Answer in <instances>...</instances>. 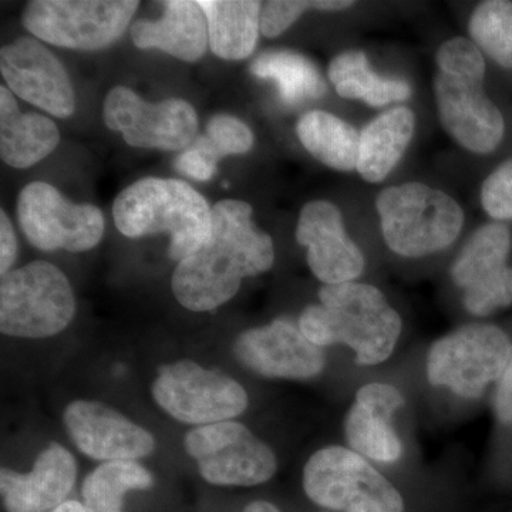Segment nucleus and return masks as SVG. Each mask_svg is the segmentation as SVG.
Masks as SVG:
<instances>
[{"instance_id": "obj_21", "label": "nucleus", "mask_w": 512, "mask_h": 512, "mask_svg": "<svg viewBox=\"0 0 512 512\" xmlns=\"http://www.w3.org/2000/svg\"><path fill=\"white\" fill-rule=\"evenodd\" d=\"M131 37L138 49H158L187 63L200 60L210 45L204 10L191 0L165 2L161 19L137 20Z\"/></svg>"}, {"instance_id": "obj_24", "label": "nucleus", "mask_w": 512, "mask_h": 512, "mask_svg": "<svg viewBox=\"0 0 512 512\" xmlns=\"http://www.w3.org/2000/svg\"><path fill=\"white\" fill-rule=\"evenodd\" d=\"M208 22L211 52L224 60H244L254 53L261 30V2L200 0Z\"/></svg>"}, {"instance_id": "obj_12", "label": "nucleus", "mask_w": 512, "mask_h": 512, "mask_svg": "<svg viewBox=\"0 0 512 512\" xmlns=\"http://www.w3.org/2000/svg\"><path fill=\"white\" fill-rule=\"evenodd\" d=\"M16 212L23 234L40 251L86 252L103 238L104 217L99 208L73 204L42 181L20 191Z\"/></svg>"}, {"instance_id": "obj_17", "label": "nucleus", "mask_w": 512, "mask_h": 512, "mask_svg": "<svg viewBox=\"0 0 512 512\" xmlns=\"http://www.w3.org/2000/svg\"><path fill=\"white\" fill-rule=\"evenodd\" d=\"M0 70L10 92L59 119L72 116L76 99L62 62L32 37L2 47Z\"/></svg>"}, {"instance_id": "obj_35", "label": "nucleus", "mask_w": 512, "mask_h": 512, "mask_svg": "<svg viewBox=\"0 0 512 512\" xmlns=\"http://www.w3.org/2000/svg\"><path fill=\"white\" fill-rule=\"evenodd\" d=\"M494 410L501 423L512 424V353L503 376L498 380L497 392L494 396Z\"/></svg>"}, {"instance_id": "obj_7", "label": "nucleus", "mask_w": 512, "mask_h": 512, "mask_svg": "<svg viewBox=\"0 0 512 512\" xmlns=\"http://www.w3.org/2000/svg\"><path fill=\"white\" fill-rule=\"evenodd\" d=\"M303 491L332 512H404L402 494L356 451L320 448L303 468Z\"/></svg>"}, {"instance_id": "obj_32", "label": "nucleus", "mask_w": 512, "mask_h": 512, "mask_svg": "<svg viewBox=\"0 0 512 512\" xmlns=\"http://www.w3.org/2000/svg\"><path fill=\"white\" fill-rule=\"evenodd\" d=\"M481 202L494 220H512V161L498 167L484 181Z\"/></svg>"}, {"instance_id": "obj_18", "label": "nucleus", "mask_w": 512, "mask_h": 512, "mask_svg": "<svg viewBox=\"0 0 512 512\" xmlns=\"http://www.w3.org/2000/svg\"><path fill=\"white\" fill-rule=\"evenodd\" d=\"M296 239L308 249L309 268L323 284H346L363 274L362 251L346 235L342 214L332 202L312 201L302 208Z\"/></svg>"}, {"instance_id": "obj_5", "label": "nucleus", "mask_w": 512, "mask_h": 512, "mask_svg": "<svg viewBox=\"0 0 512 512\" xmlns=\"http://www.w3.org/2000/svg\"><path fill=\"white\" fill-rule=\"evenodd\" d=\"M376 207L384 241L407 258L446 249L464 224L463 210L453 198L420 183L386 188L377 197Z\"/></svg>"}, {"instance_id": "obj_8", "label": "nucleus", "mask_w": 512, "mask_h": 512, "mask_svg": "<svg viewBox=\"0 0 512 512\" xmlns=\"http://www.w3.org/2000/svg\"><path fill=\"white\" fill-rule=\"evenodd\" d=\"M151 396L171 419L195 427L235 420L249 404L247 390L237 380L190 359L161 366Z\"/></svg>"}, {"instance_id": "obj_37", "label": "nucleus", "mask_w": 512, "mask_h": 512, "mask_svg": "<svg viewBox=\"0 0 512 512\" xmlns=\"http://www.w3.org/2000/svg\"><path fill=\"white\" fill-rule=\"evenodd\" d=\"M50 512H87L86 508L82 501L79 500H67L64 501L63 504H60L59 507L55 508V510Z\"/></svg>"}, {"instance_id": "obj_23", "label": "nucleus", "mask_w": 512, "mask_h": 512, "mask_svg": "<svg viewBox=\"0 0 512 512\" xmlns=\"http://www.w3.org/2000/svg\"><path fill=\"white\" fill-rule=\"evenodd\" d=\"M416 116L407 107H396L380 114L360 133L357 168L367 183H380L396 167L409 147Z\"/></svg>"}, {"instance_id": "obj_9", "label": "nucleus", "mask_w": 512, "mask_h": 512, "mask_svg": "<svg viewBox=\"0 0 512 512\" xmlns=\"http://www.w3.org/2000/svg\"><path fill=\"white\" fill-rule=\"evenodd\" d=\"M138 6L131 0H35L26 6L22 22L50 45L93 52L120 39Z\"/></svg>"}, {"instance_id": "obj_20", "label": "nucleus", "mask_w": 512, "mask_h": 512, "mask_svg": "<svg viewBox=\"0 0 512 512\" xmlns=\"http://www.w3.org/2000/svg\"><path fill=\"white\" fill-rule=\"evenodd\" d=\"M403 406V394L392 384L369 383L359 389L345 420L346 439L353 451L379 463H396L403 446L393 417Z\"/></svg>"}, {"instance_id": "obj_30", "label": "nucleus", "mask_w": 512, "mask_h": 512, "mask_svg": "<svg viewBox=\"0 0 512 512\" xmlns=\"http://www.w3.org/2000/svg\"><path fill=\"white\" fill-rule=\"evenodd\" d=\"M252 146L254 134L251 128L227 114L212 117L208 121L205 134L195 138L191 144V147L197 148L217 163L222 157L248 153Z\"/></svg>"}, {"instance_id": "obj_16", "label": "nucleus", "mask_w": 512, "mask_h": 512, "mask_svg": "<svg viewBox=\"0 0 512 512\" xmlns=\"http://www.w3.org/2000/svg\"><path fill=\"white\" fill-rule=\"evenodd\" d=\"M232 353L245 369L269 379H313L326 366L323 349L288 319L245 330L235 339Z\"/></svg>"}, {"instance_id": "obj_34", "label": "nucleus", "mask_w": 512, "mask_h": 512, "mask_svg": "<svg viewBox=\"0 0 512 512\" xmlns=\"http://www.w3.org/2000/svg\"><path fill=\"white\" fill-rule=\"evenodd\" d=\"M18 239L15 229L5 211L0 212V275H8L13 271L16 259H18Z\"/></svg>"}, {"instance_id": "obj_19", "label": "nucleus", "mask_w": 512, "mask_h": 512, "mask_svg": "<svg viewBox=\"0 0 512 512\" xmlns=\"http://www.w3.org/2000/svg\"><path fill=\"white\" fill-rule=\"evenodd\" d=\"M77 480L73 454L59 443H49L36 457L29 473L8 467L0 470V494L6 512H50L69 500Z\"/></svg>"}, {"instance_id": "obj_33", "label": "nucleus", "mask_w": 512, "mask_h": 512, "mask_svg": "<svg viewBox=\"0 0 512 512\" xmlns=\"http://www.w3.org/2000/svg\"><path fill=\"white\" fill-rule=\"evenodd\" d=\"M217 167V161L211 160L210 157L191 146L175 160V168L178 173L197 181L211 180L217 173Z\"/></svg>"}, {"instance_id": "obj_36", "label": "nucleus", "mask_w": 512, "mask_h": 512, "mask_svg": "<svg viewBox=\"0 0 512 512\" xmlns=\"http://www.w3.org/2000/svg\"><path fill=\"white\" fill-rule=\"evenodd\" d=\"M242 512H282L275 504L266 500H255L245 505Z\"/></svg>"}, {"instance_id": "obj_4", "label": "nucleus", "mask_w": 512, "mask_h": 512, "mask_svg": "<svg viewBox=\"0 0 512 512\" xmlns=\"http://www.w3.org/2000/svg\"><path fill=\"white\" fill-rule=\"evenodd\" d=\"M436 62L434 92L444 130L473 153H491L503 140L505 123L484 93L483 53L471 40L454 37L440 46Z\"/></svg>"}, {"instance_id": "obj_11", "label": "nucleus", "mask_w": 512, "mask_h": 512, "mask_svg": "<svg viewBox=\"0 0 512 512\" xmlns=\"http://www.w3.org/2000/svg\"><path fill=\"white\" fill-rule=\"evenodd\" d=\"M511 342L494 325H468L437 340L427 357V379L464 399H478L503 376Z\"/></svg>"}, {"instance_id": "obj_1", "label": "nucleus", "mask_w": 512, "mask_h": 512, "mask_svg": "<svg viewBox=\"0 0 512 512\" xmlns=\"http://www.w3.org/2000/svg\"><path fill=\"white\" fill-rule=\"evenodd\" d=\"M274 261V242L252 221L251 205L217 202L210 237L175 268V299L188 311H214L237 295L245 278L268 272Z\"/></svg>"}, {"instance_id": "obj_26", "label": "nucleus", "mask_w": 512, "mask_h": 512, "mask_svg": "<svg viewBox=\"0 0 512 512\" xmlns=\"http://www.w3.org/2000/svg\"><path fill=\"white\" fill-rule=\"evenodd\" d=\"M296 133L302 146L320 163L333 170H356L360 134L346 121L326 111H309L299 120Z\"/></svg>"}, {"instance_id": "obj_25", "label": "nucleus", "mask_w": 512, "mask_h": 512, "mask_svg": "<svg viewBox=\"0 0 512 512\" xmlns=\"http://www.w3.org/2000/svg\"><path fill=\"white\" fill-rule=\"evenodd\" d=\"M329 80L343 99L366 101L383 107L412 96V87L404 80L386 79L370 69L365 53L359 50L340 53L329 66Z\"/></svg>"}, {"instance_id": "obj_13", "label": "nucleus", "mask_w": 512, "mask_h": 512, "mask_svg": "<svg viewBox=\"0 0 512 512\" xmlns=\"http://www.w3.org/2000/svg\"><path fill=\"white\" fill-rule=\"evenodd\" d=\"M104 121L131 147L178 151L197 138L198 117L188 101L167 99L151 104L124 86L107 94Z\"/></svg>"}, {"instance_id": "obj_3", "label": "nucleus", "mask_w": 512, "mask_h": 512, "mask_svg": "<svg viewBox=\"0 0 512 512\" xmlns=\"http://www.w3.org/2000/svg\"><path fill=\"white\" fill-rule=\"evenodd\" d=\"M113 218L127 238L170 235L167 254L177 264L205 244L212 228L207 200L191 185L171 178H143L121 191Z\"/></svg>"}, {"instance_id": "obj_28", "label": "nucleus", "mask_w": 512, "mask_h": 512, "mask_svg": "<svg viewBox=\"0 0 512 512\" xmlns=\"http://www.w3.org/2000/svg\"><path fill=\"white\" fill-rule=\"evenodd\" d=\"M251 73L259 79L274 80L286 104L319 99L326 92L315 64L288 50L262 53L252 62Z\"/></svg>"}, {"instance_id": "obj_2", "label": "nucleus", "mask_w": 512, "mask_h": 512, "mask_svg": "<svg viewBox=\"0 0 512 512\" xmlns=\"http://www.w3.org/2000/svg\"><path fill=\"white\" fill-rule=\"evenodd\" d=\"M319 301L302 312L298 323L312 343L319 348L348 345L360 366L380 365L392 356L402 318L379 289L356 282L325 285Z\"/></svg>"}, {"instance_id": "obj_14", "label": "nucleus", "mask_w": 512, "mask_h": 512, "mask_svg": "<svg viewBox=\"0 0 512 512\" xmlns=\"http://www.w3.org/2000/svg\"><path fill=\"white\" fill-rule=\"evenodd\" d=\"M510 249V231L497 222L484 225L468 239L451 268L454 282L464 291L468 312L484 316L511 305Z\"/></svg>"}, {"instance_id": "obj_27", "label": "nucleus", "mask_w": 512, "mask_h": 512, "mask_svg": "<svg viewBox=\"0 0 512 512\" xmlns=\"http://www.w3.org/2000/svg\"><path fill=\"white\" fill-rule=\"evenodd\" d=\"M153 485V474L138 461H110L84 478L80 494L87 512H124L128 493Z\"/></svg>"}, {"instance_id": "obj_29", "label": "nucleus", "mask_w": 512, "mask_h": 512, "mask_svg": "<svg viewBox=\"0 0 512 512\" xmlns=\"http://www.w3.org/2000/svg\"><path fill=\"white\" fill-rule=\"evenodd\" d=\"M468 30L478 49L505 69H512V2L481 3L471 16Z\"/></svg>"}, {"instance_id": "obj_22", "label": "nucleus", "mask_w": 512, "mask_h": 512, "mask_svg": "<svg viewBox=\"0 0 512 512\" xmlns=\"http://www.w3.org/2000/svg\"><path fill=\"white\" fill-rule=\"evenodd\" d=\"M60 143L55 121L22 113L13 93L0 87V157L13 168H29L52 154Z\"/></svg>"}, {"instance_id": "obj_15", "label": "nucleus", "mask_w": 512, "mask_h": 512, "mask_svg": "<svg viewBox=\"0 0 512 512\" xmlns=\"http://www.w3.org/2000/svg\"><path fill=\"white\" fill-rule=\"evenodd\" d=\"M63 424L77 450L100 463L137 461L156 451V437L146 427L101 402L67 404Z\"/></svg>"}, {"instance_id": "obj_6", "label": "nucleus", "mask_w": 512, "mask_h": 512, "mask_svg": "<svg viewBox=\"0 0 512 512\" xmlns=\"http://www.w3.org/2000/svg\"><path fill=\"white\" fill-rule=\"evenodd\" d=\"M76 315L72 285L57 266L35 261L0 282V332L10 338L59 335Z\"/></svg>"}, {"instance_id": "obj_10", "label": "nucleus", "mask_w": 512, "mask_h": 512, "mask_svg": "<svg viewBox=\"0 0 512 512\" xmlns=\"http://www.w3.org/2000/svg\"><path fill=\"white\" fill-rule=\"evenodd\" d=\"M184 448L202 480L215 487H255L278 470L274 450L237 420L194 427Z\"/></svg>"}, {"instance_id": "obj_31", "label": "nucleus", "mask_w": 512, "mask_h": 512, "mask_svg": "<svg viewBox=\"0 0 512 512\" xmlns=\"http://www.w3.org/2000/svg\"><path fill=\"white\" fill-rule=\"evenodd\" d=\"M353 6L348 0H276L266 2L261 10V32L266 37L282 35L306 10H343Z\"/></svg>"}]
</instances>
